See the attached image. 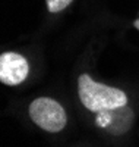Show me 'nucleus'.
Returning a JSON list of instances; mask_svg holds the SVG:
<instances>
[{
    "instance_id": "obj_1",
    "label": "nucleus",
    "mask_w": 139,
    "mask_h": 147,
    "mask_svg": "<svg viewBox=\"0 0 139 147\" xmlns=\"http://www.w3.org/2000/svg\"><path fill=\"white\" fill-rule=\"evenodd\" d=\"M78 90L82 105L91 112L113 110L128 105V96L124 91L104 84H98L86 74L79 77Z\"/></svg>"
},
{
    "instance_id": "obj_2",
    "label": "nucleus",
    "mask_w": 139,
    "mask_h": 147,
    "mask_svg": "<svg viewBox=\"0 0 139 147\" xmlns=\"http://www.w3.org/2000/svg\"><path fill=\"white\" fill-rule=\"evenodd\" d=\"M29 116L40 128L48 132H59L66 125V112L53 99L40 97L29 105Z\"/></svg>"
},
{
    "instance_id": "obj_3",
    "label": "nucleus",
    "mask_w": 139,
    "mask_h": 147,
    "mask_svg": "<svg viewBox=\"0 0 139 147\" xmlns=\"http://www.w3.org/2000/svg\"><path fill=\"white\" fill-rule=\"evenodd\" d=\"M29 65L22 55L3 53L0 56V81L6 85H18L28 77Z\"/></svg>"
},
{
    "instance_id": "obj_4",
    "label": "nucleus",
    "mask_w": 139,
    "mask_h": 147,
    "mask_svg": "<svg viewBox=\"0 0 139 147\" xmlns=\"http://www.w3.org/2000/svg\"><path fill=\"white\" fill-rule=\"evenodd\" d=\"M98 113L100 115L97 116V124L103 128H107L113 134H122L128 131L133 119V112L128 107V105Z\"/></svg>"
},
{
    "instance_id": "obj_5",
    "label": "nucleus",
    "mask_w": 139,
    "mask_h": 147,
    "mask_svg": "<svg viewBox=\"0 0 139 147\" xmlns=\"http://www.w3.org/2000/svg\"><path fill=\"white\" fill-rule=\"evenodd\" d=\"M72 3V0H47V7L51 13H57V12L66 9Z\"/></svg>"
},
{
    "instance_id": "obj_6",
    "label": "nucleus",
    "mask_w": 139,
    "mask_h": 147,
    "mask_svg": "<svg viewBox=\"0 0 139 147\" xmlns=\"http://www.w3.org/2000/svg\"><path fill=\"white\" fill-rule=\"evenodd\" d=\"M133 25H135V28H138V30H139V19H136V21L133 22Z\"/></svg>"
}]
</instances>
